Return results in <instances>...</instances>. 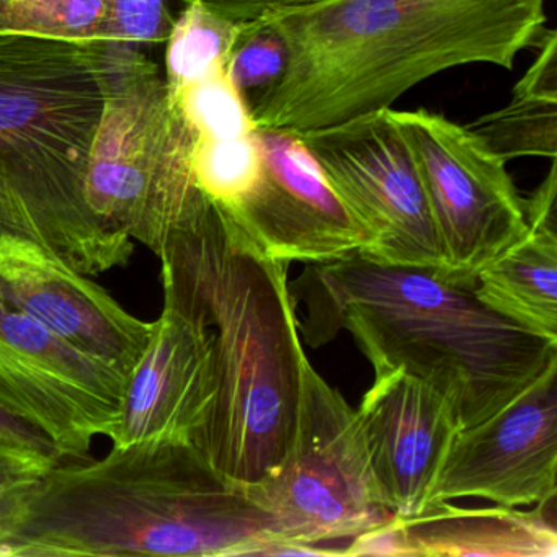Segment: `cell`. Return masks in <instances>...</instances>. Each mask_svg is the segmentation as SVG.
I'll use <instances>...</instances> for the list:
<instances>
[{"label":"cell","instance_id":"1","mask_svg":"<svg viewBox=\"0 0 557 557\" xmlns=\"http://www.w3.org/2000/svg\"><path fill=\"white\" fill-rule=\"evenodd\" d=\"M158 257L164 295L211 335L214 396L191 443L227 478L259 484L288 455L308 360L289 263L210 200L169 231Z\"/></svg>","mask_w":557,"mask_h":557},{"label":"cell","instance_id":"2","mask_svg":"<svg viewBox=\"0 0 557 557\" xmlns=\"http://www.w3.org/2000/svg\"><path fill=\"white\" fill-rule=\"evenodd\" d=\"M265 17L288 66L250 112L257 126L298 133L391 109L451 67L511 70L546 24L544 0H318Z\"/></svg>","mask_w":557,"mask_h":557},{"label":"cell","instance_id":"3","mask_svg":"<svg viewBox=\"0 0 557 557\" xmlns=\"http://www.w3.org/2000/svg\"><path fill=\"white\" fill-rule=\"evenodd\" d=\"M273 547L269 515L247 485L191 442L152 440L54 462L0 557L272 556Z\"/></svg>","mask_w":557,"mask_h":557},{"label":"cell","instance_id":"4","mask_svg":"<svg viewBox=\"0 0 557 557\" xmlns=\"http://www.w3.org/2000/svg\"><path fill=\"white\" fill-rule=\"evenodd\" d=\"M296 296L308 306L302 332L312 347L350 332L376 376L404 370L425 381L448 399L461 429L557 363V338L498 314L474 286L453 285L435 270L383 265L357 252L306 267Z\"/></svg>","mask_w":557,"mask_h":557},{"label":"cell","instance_id":"5","mask_svg":"<svg viewBox=\"0 0 557 557\" xmlns=\"http://www.w3.org/2000/svg\"><path fill=\"white\" fill-rule=\"evenodd\" d=\"M112 47L0 35V230L89 276L135 253L132 237L97 220L84 191Z\"/></svg>","mask_w":557,"mask_h":557},{"label":"cell","instance_id":"6","mask_svg":"<svg viewBox=\"0 0 557 557\" xmlns=\"http://www.w3.org/2000/svg\"><path fill=\"white\" fill-rule=\"evenodd\" d=\"M247 487L269 515L272 556L342 554L329 544L350 543L396 518L374 481L358 410L309 360L288 455L273 474Z\"/></svg>","mask_w":557,"mask_h":557},{"label":"cell","instance_id":"7","mask_svg":"<svg viewBox=\"0 0 557 557\" xmlns=\"http://www.w3.org/2000/svg\"><path fill=\"white\" fill-rule=\"evenodd\" d=\"M419 169L445 253L436 273L475 286L479 273L527 237L524 198L507 162L468 126L429 110H389Z\"/></svg>","mask_w":557,"mask_h":557},{"label":"cell","instance_id":"8","mask_svg":"<svg viewBox=\"0 0 557 557\" xmlns=\"http://www.w3.org/2000/svg\"><path fill=\"white\" fill-rule=\"evenodd\" d=\"M389 110L299 136L335 194L370 234V249L361 256L383 265L442 273L445 253L429 198Z\"/></svg>","mask_w":557,"mask_h":557},{"label":"cell","instance_id":"9","mask_svg":"<svg viewBox=\"0 0 557 557\" xmlns=\"http://www.w3.org/2000/svg\"><path fill=\"white\" fill-rule=\"evenodd\" d=\"M128 377L0 299V410L34 426L60 459L112 435Z\"/></svg>","mask_w":557,"mask_h":557},{"label":"cell","instance_id":"10","mask_svg":"<svg viewBox=\"0 0 557 557\" xmlns=\"http://www.w3.org/2000/svg\"><path fill=\"white\" fill-rule=\"evenodd\" d=\"M256 139L259 181L227 214L263 252L311 265L370 249V234L335 194L298 132L257 126Z\"/></svg>","mask_w":557,"mask_h":557},{"label":"cell","instance_id":"11","mask_svg":"<svg viewBox=\"0 0 557 557\" xmlns=\"http://www.w3.org/2000/svg\"><path fill=\"white\" fill-rule=\"evenodd\" d=\"M169 123L171 99L158 64L138 45L113 41L109 96L84 191L103 226L138 243Z\"/></svg>","mask_w":557,"mask_h":557},{"label":"cell","instance_id":"12","mask_svg":"<svg viewBox=\"0 0 557 557\" xmlns=\"http://www.w3.org/2000/svg\"><path fill=\"white\" fill-rule=\"evenodd\" d=\"M557 363L507 406L459 429L429 502L475 497L504 507L536 505L557 494Z\"/></svg>","mask_w":557,"mask_h":557},{"label":"cell","instance_id":"13","mask_svg":"<svg viewBox=\"0 0 557 557\" xmlns=\"http://www.w3.org/2000/svg\"><path fill=\"white\" fill-rule=\"evenodd\" d=\"M0 299L128 380L154 331V322L126 311L92 276L35 240L2 230Z\"/></svg>","mask_w":557,"mask_h":557},{"label":"cell","instance_id":"14","mask_svg":"<svg viewBox=\"0 0 557 557\" xmlns=\"http://www.w3.org/2000/svg\"><path fill=\"white\" fill-rule=\"evenodd\" d=\"M357 410L384 504L399 518L419 513L461 429L451 404L420 377L394 370L376 376Z\"/></svg>","mask_w":557,"mask_h":557},{"label":"cell","instance_id":"15","mask_svg":"<svg viewBox=\"0 0 557 557\" xmlns=\"http://www.w3.org/2000/svg\"><path fill=\"white\" fill-rule=\"evenodd\" d=\"M214 396L210 331L164 295L151 341L133 370L113 446L152 440L194 442Z\"/></svg>","mask_w":557,"mask_h":557},{"label":"cell","instance_id":"16","mask_svg":"<svg viewBox=\"0 0 557 557\" xmlns=\"http://www.w3.org/2000/svg\"><path fill=\"white\" fill-rule=\"evenodd\" d=\"M556 495L530 511L517 507L461 508L432 502L412 517L350 541L347 556L554 557Z\"/></svg>","mask_w":557,"mask_h":557},{"label":"cell","instance_id":"17","mask_svg":"<svg viewBox=\"0 0 557 557\" xmlns=\"http://www.w3.org/2000/svg\"><path fill=\"white\" fill-rule=\"evenodd\" d=\"M475 296L498 314L557 338V231L527 237L479 273Z\"/></svg>","mask_w":557,"mask_h":557},{"label":"cell","instance_id":"18","mask_svg":"<svg viewBox=\"0 0 557 557\" xmlns=\"http://www.w3.org/2000/svg\"><path fill=\"white\" fill-rule=\"evenodd\" d=\"M530 70L513 87L510 103L468 125L505 162L557 156V35L544 30Z\"/></svg>","mask_w":557,"mask_h":557},{"label":"cell","instance_id":"19","mask_svg":"<svg viewBox=\"0 0 557 557\" xmlns=\"http://www.w3.org/2000/svg\"><path fill=\"white\" fill-rule=\"evenodd\" d=\"M246 22L233 21L190 0L175 17L165 41V84L169 92L184 89L214 71L226 70Z\"/></svg>","mask_w":557,"mask_h":557},{"label":"cell","instance_id":"20","mask_svg":"<svg viewBox=\"0 0 557 557\" xmlns=\"http://www.w3.org/2000/svg\"><path fill=\"white\" fill-rule=\"evenodd\" d=\"M0 35L70 44L116 41L113 0H0Z\"/></svg>","mask_w":557,"mask_h":557},{"label":"cell","instance_id":"21","mask_svg":"<svg viewBox=\"0 0 557 557\" xmlns=\"http://www.w3.org/2000/svg\"><path fill=\"white\" fill-rule=\"evenodd\" d=\"M188 164L198 190L231 213L252 190L262 171L256 132L223 139L194 133Z\"/></svg>","mask_w":557,"mask_h":557},{"label":"cell","instance_id":"22","mask_svg":"<svg viewBox=\"0 0 557 557\" xmlns=\"http://www.w3.org/2000/svg\"><path fill=\"white\" fill-rule=\"evenodd\" d=\"M169 97L195 135L239 138L257 129L246 97L231 83L226 70L214 71Z\"/></svg>","mask_w":557,"mask_h":557},{"label":"cell","instance_id":"23","mask_svg":"<svg viewBox=\"0 0 557 557\" xmlns=\"http://www.w3.org/2000/svg\"><path fill=\"white\" fill-rule=\"evenodd\" d=\"M288 47L278 28L267 17L246 22L226 73L244 97L265 92L275 86L288 66Z\"/></svg>","mask_w":557,"mask_h":557},{"label":"cell","instance_id":"24","mask_svg":"<svg viewBox=\"0 0 557 557\" xmlns=\"http://www.w3.org/2000/svg\"><path fill=\"white\" fill-rule=\"evenodd\" d=\"M57 456L0 438V547Z\"/></svg>","mask_w":557,"mask_h":557},{"label":"cell","instance_id":"25","mask_svg":"<svg viewBox=\"0 0 557 557\" xmlns=\"http://www.w3.org/2000/svg\"><path fill=\"white\" fill-rule=\"evenodd\" d=\"M181 11V0H113L116 41L165 44Z\"/></svg>","mask_w":557,"mask_h":557},{"label":"cell","instance_id":"26","mask_svg":"<svg viewBox=\"0 0 557 557\" xmlns=\"http://www.w3.org/2000/svg\"><path fill=\"white\" fill-rule=\"evenodd\" d=\"M556 159L550 161V169L540 187L524 198V216L530 230L557 231L556 226Z\"/></svg>","mask_w":557,"mask_h":557},{"label":"cell","instance_id":"27","mask_svg":"<svg viewBox=\"0 0 557 557\" xmlns=\"http://www.w3.org/2000/svg\"><path fill=\"white\" fill-rule=\"evenodd\" d=\"M190 0H181L182 8ZM203 2L233 21L250 22L265 17L273 12L312 4L318 0H203Z\"/></svg>","mask_w":557,"mask_h":557},{"label":"cell","instance_id":"28","mask_svg":"<svg viewBox=\"0 0 557 557\" xmlns=\"http://www.w3.org/2000/svg\"><path fill=\"white\" fill-rule=\"evenodd\" d=\"M0 438L21 443V445L28 446V448L38 449V451L60 458L57 449L48 442L47 436L41 435L34 426L27 425L22 420L9 416L4 410H0Z\"/></svg>","mask_w":557,"mask_h":557}]
</instances>
